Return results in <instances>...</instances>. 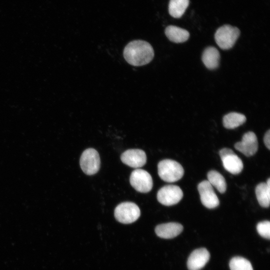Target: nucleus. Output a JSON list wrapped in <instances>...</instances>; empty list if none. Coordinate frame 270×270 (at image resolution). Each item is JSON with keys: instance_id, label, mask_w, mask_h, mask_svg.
Instances as JSON below:
<instances>
[{"instance_id": "1", "label": "nucleus", "mask_w": 270, "mask_h": 270, "mask_svg": "<svg viewBox=\"0 0 270 270\" xmlns=\"http://www.w3.org/2000/svg\"><path fill=\"white\" fill-rule=\"evenodd\" d=\"M124 56L126 60L134 66H142L148 64L154 56L152 46L142 40L130 42L124 48Z\"/></svg>"}, {"instance_id": "2", "label": "nucleus", "mask_w": 270, "mask_h": 270, "mask_svg": "<svg viewBox=\"0 0 270 270\" xmlns=\"http://www.w3.org/2000/svg\"><path fill=\"white\" fill-rule=\"evenodd\" d=\"M158 174L164 182H173L180 180L184 174V170L180 164L169 159L164 160L158 165Z\"/></svg>"}, {"instance_id": "3", "label": "nucleus", "mask_w": 270, "mask_h": 270, "mask_svg": "<svg viewBox=\"0 0 270 270\" xmlns=\"http://www.w3.org/2000/svg\"><path fill=\"white\" fill-rule=\"evenodd\" d=\"M240 35V30L230 24L220 27L214 34V40L218 46L222 50L231 48Z\"/></svg>"}, {"instance_id": "4", "label": "nucleus", "mask_w": 270, "mask_h": 270, "mask_svg": "<svg viewBox=\"0 0 270 270\" xmlns=\"http://www.w3.org/2000/svg\"><path fill=\"white\" fill-rule=\"evenodd\" d=\"M116 220L124 224H131L136 221L140 216L138 206L132 202H124L119 204L114 210Z\"/></svg>"}, {"instance_id": "5", "label": "nucleus", "mask_w": 270, "mask_h": 270, "mask_svg": "<svg viewBox=\"0 0 270 270\" xmlns=\"http://www.w3.org/2000/svg\"><path fill=\"white\" fill-rule=\"evenodd\" d=\"M100 163L99 154L94 148H88L81 155L80 166L86 174L92 175L96 174L100 169Z\"/></svg>"}, {"instance_id": "6", "label": "nucleus", "mask_w": 270, "mask_h": 270, "mask_svg": "<svg viewBox=\"0 0 270 270\" xmlns=\"http://www.w3.org/2000/svg\"><path fill=\"white\" fill-rule=\"evenodd\" d=\"M130 182L131 186L140 192H149L152 188V178L150 174L144 170L137 168L132 171Z\"/></svg>"}, {"instance_id": "7", "label": "nucleus", "mask_w": 270, "mask_h": 270, "mask_svg": "<svg viewBox=\"0 0 270 270\" xmlns=\"http://www.w3.org/2000/svg\"><path fill=\"white\" fill-rule=\"evenodd\" d=\"M183 197L181 188L176 185H166L160 188L157 194V200L162 204L170 206L178 203Z\"/></svg>"}, {"instance_id": "8", "label": "nucleus", "mask_w": 270, "mask_h": 270, "mask_svg": "<svg viewBox=\"0 0 270 270\" xmlns=\"http://www.w3.org/2000/svg\"><path fill=\"white\" fill-rule=\"evenodd\" d=\"M223 166L226 170L234 174H240L244 164L241 159L228 148H224L219 152Z\"/></svg>"}, {"instance_id": "9", "label": "nucleus", "mask_w": 270, "mask_h": 270, "mask_svg": "<svg viewBox=\"0 0 270 270\" xmlns=\"http://www.w3.org/2000/svg\"><path fill=\"white\" fill-rule=\"evenodd\" d=\"M202 204L208 208H214L218 206L220 201L214 192L212 186L208 180L201 182L198 186Z\"/></svg>"}, {"instance_id": "10", "label": "nucleus", "mask_w": 270, "mask_h": 270, "mask_svg": "<svg viewBox=\"0 0 270 270\" xmlns=\"http://www.w3.org/2000/svg\"><path fill=\"white\" fill-rule=\"evenodd\" d=\"M234 148L246 156L254 155L258 148V142L256 134L252 132L245 133L242 140L235 144Z\"/></svg>"}, {"instance_id": "11", "label": "nucleus", "mask_w": 270, "mask_h": 270, "mask_svg": "<svg viewBox=\"0 0 270 270\" xmlns=\"http://www.w3.org/2000/svg\"><path fill=\"white\" fill-rule=\"evenodd\" d=\"M120 159L124 164L137 168L146 164V156L145 152L142 150L130 149L122 154Z\"/></svg>"}, {"instance_id": "12", "label": "nucleus", "mask_w": 270, "mask_h": 270, "mask_svg": "<svg viewBox=\"0 0 270 270\" xmlns=\"http://www.w3.org/2000/svg\"><path fill=\"white\" fill-rule=\"evenodd\" d=\"M210 258V254L206 248L196 249L188 258V268L189 270H200L206 266Z\"/></svg>"}, {"instance_id": "13", "label": "nucleus", "mask_w": 270, "mask_h": 270, "mask_svg": "<svg viewBox=\"0 0 270 270\" xmlns=\"http://www.w3.org/2000/svg\"><path fill=\"white\" fill-rule=\"evenodd\" d=\"M183 226L177 222H168L157 226L155 232L160 238L166 239L174 238L183 230Z\"/></svg>"}, {"instance_id": "14", "label": "nucleus", "mask_w": 270, "mask_h": 270, "mask_svg": "<svg viewBox=\"0 0 270 270\" xmlns=\"http://www.w3.org/2000/svg\"><path fill=\"white\" fill-rule=\"evenodd\" d=\"M202 61L206 68L210 70L216 68L220 63V54L214 46H208L203 52Z\"/></svg>"}, {"instance_id": "15", "label": "nucleus", "mask_w": 270, "mask_h": 270, "mask_svg": "<svg viewBox=\"0 0 270 270\" xmlns=\"http://www.w3.org/2000/svg\"><path fill=\"white\" fill-rule=\"evenodd\" d=\"M164 32L168 40L175 43L185 42L190 37V34L187 30L175 26H168Z\"/></svg>"}, {"instance_id": "16", "label": "nucleus", "mask_w": 270, "mask_h": 270, "mask_svg": "<svg viewBox=\"0 0 270 270\" xmlns=\"http://www.w3.org/2000/svg\"><path fill=\"white\" fill-rule=\"evenodd\" d=\"M246 120V116L240 113L232 112L226 114L222 120L223 125L228 129L235 128L244 124Z\"/></svg>"}, {"instance_id": "17", "label": "nucleus", "mask_w": 270, "mask_h": 270, "mask_svg": "<svg viewBox=\"0 0 270 270\" xmlns=\"http://www.w3.org/2000/svg\"><path fill=\"white\" fill-rule=\"evenodd\" d=\"M256 194L260 206L264 208H268L270 203V186L266 183L261 182L256 188Z\"/></svg>"}, {"instance_id": "18", "label": "nucleus", "mask_w": 270, "mask_h": 270, "mask_svg": "<svg viewBox=\"0 0 270 270\" xmlns=\"http://www.w3.org/2000/svg\"><path fill=\"white\" fill-rule=\"evenodd\" d=\"M189 3V0H170L168 4L170 14L173 18H180L184 13Z\"/></svg>"}, {"instance_id": "19", "label": "nucleus", "mask_w": 270, "mask_h": 270, "mask_svg": "<svg viewBox=\"0 0 270 270\" xmlns=\"http://www.w3.org/2000/svg\"><path fill=\"white\" fill-rule=\"evenodd\" d=\"M208 182L214 186L218 191L224 193L226 190V183L224 177L218 172L212 170L208 172L207 174Z\"/></svg>"}, {"instance_id": "20", "label": "nucleus", "mask_w": 270, "mask_h": 270, "mask_svg": "<svg viewBox=\"0 0 270 270\" xmlns=\"http://www.w3.org/2000/svg\"><path fill=\"white\" fill-rule=\"evenodd\" d=\"M230 270H253L250 261L241 256H234L230 261Z\"/></svg>"}, {"instance_id": "21", "label": "nucleus", "mask_w": 270, "mask_h": 270, "mask_svg": "<svg viewBox=\"0 0 270 270\" xmlns=\"http://www.w3.org/2000/svg\"><path fill=\"white\" fill-rule=\"evenodd\" d=\"M258 232L262 237L270 239V222L264 220L258 224L256 226Z\"/></svg>"}, {"instance_id": "22", "label": "nucleus", "mask_w": 270, "mask_h": 270, "mask_svg": "<svg viewBox=\"0 0 270 270\" xmlns=\"http://www.w3.org/2000/svg\"><path fill=\"white\" fill-rule=\"evenodd\" d=\"M264 142L266 146L270 150V130H268L265 134L264 137Z\"/></svg>"}]
</instances>
